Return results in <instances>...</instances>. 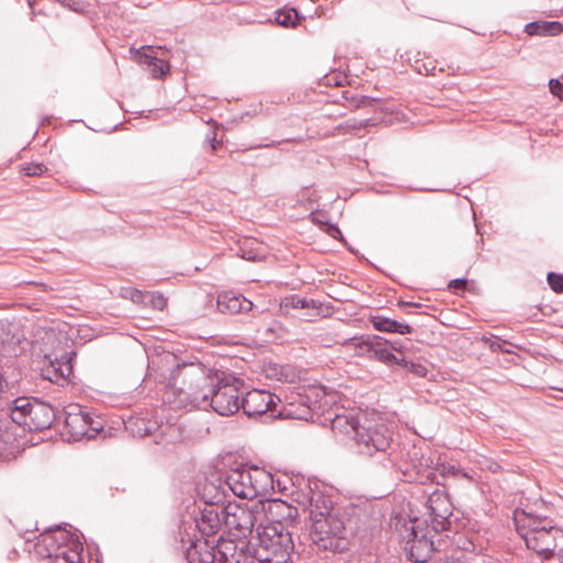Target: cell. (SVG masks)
<instances>
[{"label":"cell","instance_id":"277c9868","mask_svg":"<svg viewBox=\"0 0 563 563\" xmlns=\"http://www.w3.org/2000/svg\"><path fill=\"white\" fill-rule=\"evenodd\" d=\"M347 345H352L362 355L377 359L386 364L394 367H403L409 372L414 373L418 377H424L427 375V370L424 367L416 363L407 361L403 357V353L394 345L375 335H360L350 339Z\"/></svg>","mask_w":563,"mask_h":563},{"label":"cell","instance_id":"83f0119b","mask_svg":"<svg viewBox=\"0 0 563 563\" xmlns=\"http://www.w3.org/2000/svg\"><path fill=\"white\" fill-rule=\"evenodd\" d=\"M277 23L282 27L296 28L301 23V16L299 11L293 8H285L277 16Z\"/></svg>","mask_w":563,"mask_h":563},{"label":"cell","instance_id":"ac0fdd59","mask_svg":"<svg viewBox=\"0 0 563 563\" xmlns=\"http://www.w3.org/2000/svg\"><path fill=\"white\" fill-rule=\"evenodd\" d=\"M262 508L269 522L283 526L294 525L299 519V514L294 507L282 501H267L263 503Z\"/></svg>","mask_w":563,"mask_h":563},{"label":"cell","instance_id":"8992f818","mask_svg":"<svg viewBox=\"0 0 563 563\" xmlns=\"http://www.w3.org/2000/svg\"><path fill=\"white\" fill-rule=\"evenodd\" d=\"M82 550L79 539L64 529L43 535L37 546L42 558L60 562H77L81 559Z\"/></svg>","mask_w":563,"mask_h":563},{"label":"cell","instance_id":"f546056e","mask_svg":"<svg viewBox=\"0 0 563 563\" xmlns=\"http://www.w3.org/2000/svg\"><path fill=\"white\" fill-rule=\"evenodd\" d=\"M261 245H262L257 243V241L250 240V239H249L247 243H241V249H243V251H245V252L249 253V255H245V257H247V259H263L264 257L261 255V249H260Z\"/></svg>","mask_w":563,"mask_h":563},{"label":"cell","instance_id":"4dcf8cb0","mask_svg":"<svg viewBox=\"0 0 563 563\" xmlns=\"http://www.w3.org/2000/svg\"><path fill=\"white\" fill-rule=\"evenodd\" d=\"M47 167L42 165H28L21 169V173L26 177H41L47 173Z\"/></svg>","mask_w":563,"mask_h":563},{"label":"cell","instance_id":"e0dca14e","mask_svg":"<svg viewBox=\"0 0 563 563\" xmlns=\"http://www.w3.org/2000/svg\"><path fill=\"white\" fill-rule=\"evenodd\" d=\"M121 296L145 308L155 309V311H163L167 308V297L163 296L161 293L141 291L135 287H126L121 289Z\"/></svg>","mask_w":563,"mask_h":563},{"label":"cell","instance_id":"d6986e66","mask_svg":"<svg viewBox=\"0 0 563 563\" xmlns=\"http://www.w3.org/2000/svg\"><path fill=\"white\" fill-rule=\"evenodd\" d=\"M73 373V362L69 355L57 357L43 367V377L50 382L55 384L64 385L69 382Z\"/></svg>","mask_w":563,"mask_h":563},{"label":"cell","instance_id":"7a4b0ae2","mask_svg":"<svg viewBox=\"0 0 563 563\" xmlns=\"http://www.w3.org/2000/svg\"><path fill=\"white\" fill-rule=\"evenodd\" d=\"M514 524L519 536L526 542L527 548L536 552L544 560H562V530L554 526L548 518L516 510Z\"/></svg>","mask_w":563,"mask_h":563},{"label":"cell","instance_id":"7c38bea8","mask_svg":"<svg viewBox=\"0 0 563 563\" xmlns=\"http://www.w3.org/2000/svg\"><path fill=\"white\" fill-rule=\"evenodd\" d=\"M225 524L233 538H247L252 533L255 517L243 507L230 504L225 510Z\"/></svg>","mask_w":563,"mask_h":563},{"label":"cell","instance_id":"cb8c5ba5","mask_svg":"<svg viewBox=\"0 0 563 563\" xmlns=\"http://www.w3.org/2000/svg\"><path fill=\"white\" fill-rule=\"evenodd\" d=\"M187 560L194 563L213 562L215 554L207 542L197 541L189 548V552H187Z\"/></svg>","mask_w":563,"mask_h":563},{"label":"cell","instance_id":"52a82bcc","mask_svg":"<svg viewBox=\"0 0 563 563\" xmlns=\"http://www.w3.org/2000/svg\"><path fill=\"white\" fill-rule=\"evenodd\" d=\"M311 537L319 548L333 554H343L350 549V542L345 534V525L340 519L333 517L331 513L311 517Z\"/></svg>","mask_w":563,"mask_h":563},{"label":"cell","instance_id":"4316f807","mask_svg":"<svg viewBox=\"0 0 563 563\" xmlns=\"http://www.w3.org/2000/svg\"><path fill=\"white\" fill-rule=\"evenodd\" d=\"M201 494L203 495L204 500L209 504H219L223 500V491L221 486L211 481H206L201 487Z\"/></svg>","mask_w":563,"mask_h":563},{"label":"cell","instance_id":"ffe728a7","mask_svg":"<svg viewBox=\"0 0 563 563\" xmlns=\"http://www.w3.org/2000/svg\"><path fill=\"white\" fill-rule=\"evenodd\" d=\"M219 311L225 315L247 313L252 311L253 304L243 295L235 291H223L217 301Z\"/></svg>","mask_w":563,"mask_h":563},{"label":"cell","instance_id":"7402d4cb","mask_svg":"<svg viewBox=\"0 0 563 563\" xmlns=\"http://www.w3.org/2000/svg\"><path fill=\"white\" fill-rule=\"evenodd\" d=\"M197 526L199 530L206 536H213L216 533L219 532L221 526V520L219 518L218 513L216 512L215 508L208 507L201 512V516L197 519Z\"/></svg>","mask_w":563,"mask_h":563},{"label":"cell","instance_id":"603a6c76","mask_svg":"<svg viewBox=\"0 0 563 563\" xmlns=\"http://www.w3.org/2000/svg\"><path fill=\"white\" fill-rule=\"evenodd\" d=\"M525 31L537 37H557L562 33V25L557 21H536L529 23Z\"/></svg>","mask_w":563,"mask_h":563},{"label":"cell","instance_id":"484cf974","mask_svg":"<svg viewBox=\"0 0 563 563\" xmlns=\"http://www.w3.org/2000/svg\"><path fill=\"white\" fill-rule=\"evenodd\" d=\"M127 429L130 434L135 437H145L155 433L157 426L152 421L145 419L133 418L127 423Z\"/></svg>","mask_w":563,"mask_h":563},{"label":"cell","instance_id":"d590c367","mask_svg":"<svg viewBox=\"0 0 563 563\" xmlns=\"http://www.w3.org/2000/svg\"><path fill=\"white\" fill-rule=\"evenodd\" d=\"M1 389H3V381H1V377H0V392H1Z\"/></svg>","mask_w":563,"mask_h":563},{"label":"cell","instance_id":"9a60e30c","mask_svg":"<svg viewBox=\"0 0 563 563\" xmlns=\"http://www.w3.org/2000/svg\"><path fill=\"white\" fill-rule=\"evenodd\" d=\"M211 406L223 416L235 415L241 406V396L239 389L233 385L221 387L213 396Z\"/></svg>","mask_w":563,"mask_h":563},{"label":"cell","instance_id":"9c48e42d","mask_svg":"<svg viewBox=\"0 0 563 563\" xmlns=\"http://www.w3.org/2000/svg\"><path fill=\"white\" fill-rule=\"evenodd\" d=\"M429 527L419 520L411 523L406 541V554L409 560L426 562L435 554V547L428 532Z\"/></svg>","mask_w":563,"mask_h":563},{"label":"cell","instance_id":"4fadbf2b","mask_svg":"<svg viewBox=\"0 0 563 563\" xmlns=\"http://www.w3.org/2000/svg\"><path fill=\"white\" fill-rule=\"evenodd\" d=\"M282 311L284 313H301L304 316L326 317L330 315L331 307L313 301V299H301V297H289L282 303Z\"/></svg>","mask_w":563,"mask_h":563},{"label":"cell","instance_id":"3957f363","mask_svg":"<svg viewBox=\"0 0 563 563\" xmlns=\"http://www.w3.org/2000/svg\"><path fill=\"white\" fill-rule=\"evenodd\" d=\"M293 541L285 526L269 522L257 529V537L249 545V552L257 560L285 562L293 552Z\"/></svg>","mask_w":563,"mask_h":563},{"label":"cell","instance_id":"836d02e7","mask_svg":"<svg viewBox=\"0 0 563 563\" xmlns=\"http://www.w3.org/2000/svg\"><path fill=\"white\" fill-rule=\"evenodd\" d=\"M449 289H455L457 291H469V282L463 281V279H457V281L451 282L449 284Z\"/></svg>","mask_w":563,"mask_h":563},{"label":"cell","instance_id":"ba28073f","mask_svg":"<svg viewBox=\"0 0 563 563\" xmlns=\"http://www.w3.org/2000/svg\"><path fill=\"white\" fill-rule=\"evenodd\" d=\"M10 416L16 424L29 431H42L53 425V409L38 399L23 397L13 403Z\"/></svg>","mask_w":563,"mask_h":563},{"label":"cell","instance_id":"2e32d148","mask_svg":"<svg viewBox=\"0 0 563 563\" xmlns=\"http://www.w3.org/2000/svg\"><path fill=\"white\" fill-rule=\"evenodd\" d=\"M243 405L247 415L257 416L274 411L279 407V401L274 395L269 393L252 391L243 399Z\"/></svg>","mask_w":563,"mask_h":563},{"label":"cell","instance_id":"5bb4252c","mask_svg":"<svg viewBox=\"0 0 563 563\" xmlns=\"http://www.w3.org/2000/svg\"><path fill=\"white\" fill-rule=\"evenodd\" d=\"M428 510L437 529L441 532L448 530V519L453 514L452 503L449 500L448 495L440 491L434 493L429 498Z\"/></svg>","mask_w":563,"mask_h":563},{"label":"cell","instance_id":"8fae6325","mask_svg":"<svg viewBox=\"0 0 563 563\" xmlns=\"http://www.w3.org/2000/svg\"><path fill=\"white\" fill-rule=\"evenodd\" d=\"M67 427L74 439L83 440L97 436L103 430L104 421L91 413L79 411L67 415Z\"/></svg>","mask_w":563,"mask_h":563},{"label":"cell","instance_id":"6da1fadb","mask_svg":"<svg viewBox=\"0 0 563 563\" xmlns=\"http://www.w3.org/2000/svg\"><path fill=\"white\" fill-rule=\"evenodd\" d=\"M333 433L345 446L358 452L373 456L377 451H385L392 443V431L379 416L357 414L339 416L333 420Z\"/></svg>","mask_w":563,"mask_h":563},{"label":"cell","instance_id":"44dd1931","mask_svg":"<svg viewBox=\"0 0 563 563\" xmlns=\"http://www.w3.org/2000/svg\"><path fill=\"white\" fill-rule=\"evenodd\" d=\"M219 556L221 560L225 562H243L247 558L245 551L237 542L228 539H221L218 542Z\"/></svg>","mask_w":563,"mask_h":563},{"label":"cell","instance_id":"d6a6232c","mask_svg":"<svg viewBox=\"0 0 563 563\" xmlns=\"http://www.w3.org/2000/svg\"><path fill=\"white\" fill-rule=\"evenodd\" d=\"M549 89H550L551 94L556 96L557 99H560V101L562 99V84H561L560 81H557V79L551 81Z\"/></svg>","mask_w":563,"mask_h":563},{"label":"cell","instance_id":"f1b7e54d","mask_svg":"<svg viewBox=\"0 0 563 563\" xmlns=\"http://www.w3.org/2000/svg\"><path fill=\"white\" fill-rule=\"evenodd\" d=\"M313 223H316L318 225L319 228L321 230L325 231V233H328L329 235L331 237L335 238V239H338V240H342V237H341L340 231L338 229L335 228V225H331L330 223L328 221H325V219L321 218L320 216H318V213H315L313 215Z\"/></svg>","mask_w":563,"mask_h":563},{"label":"cell","instance_id":"5b68a950","mask_svg":"<svg viewBox=\"0 0 563 563\" xmlns=\"http://www.w3.org/2000/svg\"><path fill=\"white\" fill-rule=\"evenodd\" d=\"M229 489L243 500H255L269 494L273 490V478L269 473L255 467L235 470L228 475Z\"/></svg>","mask_w":563,"mask_h":563},{"label":"cell","instance_id":"d4e9b609","mask_svg":"<svg viewBox=\"0 0 563 563\" xmlns=\"http://www.w3.org/2000/svg\"><path fill=\"white\" fill-rule=\"evenodd\" d=\"M373 327L381 333H398V335H408L411 333V328L405 323L393 319L384 318V317H374L371 319Z\"/></svg>","mask_w":563,"mask_h":563},{"label":"cell","instance_id":"1f68e13d","mask_svg":"<svg viewBox=\"0 0 563 563\" xmlns=\"http://www.w3.org/2000/svg\"><path fill=\"white\" fill-rule=\"evenodd\" d=\"M548 281L549 286L554 293L557 294H561L563 291V277L561 274H557V273H550L548 275Z\"/></svg>","mask_w":563,"mask_h":563},{"label":"cell","instance_id":"30bf717a","mask_svg":"<svg viewBox=\"0 0 563 563\" xmlns=\"http://www.w3.org/2000/svg\"><path fill=\"white\" fill-rule=\"evenodd\" d=\"M135 61L155 79H165L169 73V52L165 48L145 47L133 51Z\"/></svg>","mask_w":563,"mask_h":563},{"label":"cell","instance_id":"e575fe53","mask_svg":"<svg viewBox=\"0 0 563 563\" xmlns=\"http://www.w3.org/2000/svg\"><path fill=\"white\" fill-rule=\"evenodd\" d=\"M0 431H1V430H0ZM3 443H4L3 434H1V433H0V448H1V447H3Z\"/></svg>","mask_w":563,"mask_h":563}]
</instances>
